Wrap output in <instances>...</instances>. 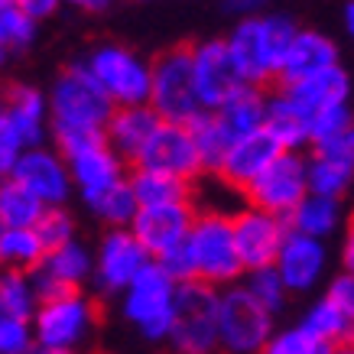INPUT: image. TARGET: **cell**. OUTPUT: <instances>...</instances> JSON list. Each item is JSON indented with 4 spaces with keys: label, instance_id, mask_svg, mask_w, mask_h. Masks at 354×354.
Returning <instances> with one entry per match:
<instances>
[{
    "label": "cell",
    "instance_id": "816d5d0a",
    "mask_svg": "<svg viewBox=\"0 0 354 354\" xmlns=\"http://www.w3.org/2000/svg\"><path fill=\"white\" fill-rule=\"evenodd\" d=\"M108 3H82V10H104Z\"/></svg>",
    "mask_w": 354,
    "mask_h": 354
},
{
    "label": "cell",
    "instance_id": "c3c4849f",
    "mask_svg": "<svg viewBox=\"0 0 354 354\" xmlns=\"http://www.w3.org/2000/svg\"><path fill=\"white\" fill-rule=\"evenodd\" d=\"M344 26H348V32L354 30V3H348V7H344Z\"/></svg>",
    "mask_w": 354,
    "mask_h": 354
},
{
    "label": "cell",
    "instance_id": "52a82bcc",
    "mask_svg": "<svg viewBox=\"0 0 354 354\" xmlns=\"http://www.w3.org/2000/svg\"><path fill=\"white\" fill-rule=\"evenodd\" d=\"M176 283L156 263H147L120 292V315L137 328L147 342H166L172 322Z\"/></svg>",
    "mask_w": 354,
    "mask_h": 354
},
{
    "label": "cell",
    "instance_id": "d6986e66",
    "mask_svg": "<svg viewBox=\"0 0 354 354\" xmlns=\"http://www.w3.org/2000/svg\"><path fill=\"white\" fill-rule=\"evenodd\" d=\"M0 118L10 124V130L23 140V147H46L49 133V108H46V91L36 85H10L0 97Z\"/></svg>",
    "mask_w": 354,
    "mask_h": 354
},
{
    "label": "cell",
    "instance_id": "8992f818",
    "mask_svg": "<svg viewBox=\"0 0 354 354\" xmlns=\"http://www.w3.org/2000/svg\"><path fill=\"white\" fill-rule=\"evenodd\" d=\"M32 342L39 348H62V351H78L97 328V306L88 292L75 290L59 299L39 302L30 319Z\"/></svg>",
    "mask_w": 354,
    "mask_h": 354
},
{
    "label": "cell",
    "instance_id": "e575fe53",
    "mask_svg": "<svg viewBox=\"0 0 354 354\" xmlns=\"http://www.w3.org/2000/svg\"><path fill=\"white\" fill-rule=\"evenodd\" d=\"M85 205L91 208V215H95L97 221L108 225V231L127 227L130 221H133V215H137V202H133V195H130V189H127V179L118 183L114 189H108V192H101L97 198H91V202H85Z\"/></svg>",
    "mask_w": 354,
    "mask_h": 354
},
{
    "label": "cell",
    "instance_id": "60d3db41",
    "mask_svg": "<svg viewBox=\"0 0 354 354\" xmlns=\"http://www.w3.org/2000/svg\"><path fill=\"white\" fill-rule=\"evenodd\" d=\"M354 130V114H351V104H338V108H328L322 114L309 118V147L315 143H325L332 137H342Z\"/></svg>",
    "mask_w": 354,
    "mask_h": 354
},
{
    "label": "cell",
    "instance_id": "d590c367",
    "mask_svg": "<svg viewBox=\"0 0 354 354\" xmlns=\"http://www.w3.org/2000/svg\"><path fill=\"white\" fill-rule=\"evenodd\" d=\"M36 306H39V302H36V292H32V286H30V273L0 270V312L30 322Z\"/></svg>",
    "mask_w": 354,
    "mask_h": 354
},
{
    "label": "cell",
    "instance_id": "b9f144b4",
    "mask_svg": "<svg viewBox=\"0 0 354 354\" xmlns=\"http://www.w3.org/2000/svg\"><path fill=\"white\" fill-rule=\"evenodd\" d=\"M32 348L36 342H32L30 322L0 312V354H30Z\"/></svg>",
    "mask_w": 354,
    "mask_h": 354
},
{
    "label": "cell",
    "instance_id": "7dc6e473",
    "mask_svg": "<svg viewBox=\"0 0 354 354\" xmlns=\"http://www.w3.org/2000/svg\"><path fill=\"white\" fill-rule=\"evenodd\" d=\"M30 354H78V351H62V348H39V344H36Z\"/></svg>",
    "mask_w": 354,
    "mask_h": 354
},
{
    "label": "cell",
    "instance_id": "7c38bea8",
    "mask_svg": "<svg viewBox=\"0 0 354 354\" xmlns=\"http://www.w3.org/2000/svg\"><path fill=\"white\" fill-rule=\"evenodd\" d=\"M231 218V234H234V250H237V260L244 273L250 270H263V267H273L277 260L279 247L290 234V227L283 218H273L260 208H237Z\"/></svg>",
    "mask_w": 354,
    "mask_h": 354
},
{
    "label": "cell",
    "instance_id": "ac0fdd59",
    "mask_svg": "<svg viewBox=\"0 0 354 354\" xmlns=\"http://www.w3.org/2000/svg\"><path fill=\"white\" fill-rule=\"evenodd\" d=\"M273 270L283 279L290 296L292 292H312L328 270V244L290 231L283 247H279L277 260H273Z\"/></svg>",
    "mask_w": 354,
    "mask_h": 354
},
{
    "label": "cell",
    "instance_id": "2e32d148",
    "mask_svg": "<svg viewBox=\"0 0 354 354\" xmlns=\"http://www.w3.org/2000/svg\"><path fill=\"white\" fill-rule=\"evenodd\" d=\"M140 169H153L162 172V176H172L179 183L192 185L198 176H202V160L195 153V143L189 137V127L185 124H162L153 130L150 143L143 147L137 160Z\"/></svg>",
    "mask_w": 354,
    "mask_h": 354
},
{
    "label": "cell",
    "instance_id": "603a6c76",
    "mask_svg": "<svg viewBox=\"0 0 354 354\" xmlns=\"http://www.w3.org/2000/svg\"><path fill=\"white\" fill-rule=\"evenodd\" d=\"M156 127H160V118H156L147 104L114 108V114H111L108 124H104V143H108L124 162H133V166H137L140 153L150 143Z\"/></svg>",
    "mask_w": 354,
    "mask_h": 354
},
{
    "label": "cell",
    "instance_id": "bcb514c9",
    "mask_svg": "<svg viewBox=\"0 0 354 354\" xmlns=\"http://www.w3.org/2000/svg\"><path fill=\"white\" fill-rule=\"evenodd\" d=\"M20 10L26 13L32 23H39V20H49V17L59 10V3H55V0H20Z\"/></svg>",
    "mask_w": 354,
    "mask_h": 354
},
{
    "label": "cell",
    "instance_id": "4dcf8cb0",
    "mask_svg": "<svg viewBox=\"0 0 354 354\" xmlns=\"http://www.w3.org/2000/svg\"><path fill=\"white\" fill-rule=\"evenodd\" d=\"M185 127H189V137H192V143H195V153H198V160H202V169L205 172H218L227 147H231L227 130L218 124L215 114H195Z\"/></svg>",
    "mask_w": 354,
    "mask_h": 354
},
{
    "label": "cell",
    "instance_id": "e0dca14e",
    "mask_svg": "<svg viewBox=\"0 0 354 354\" xmlns=\"http://www.w3.org/2000/svg\"><path fill=\"white\" fill-rule=\"evenodd\" d=\"M225 49H227V55H231V65H234L241 85L263 88L267 82L277 78V65L270 62L267 43H263L260 13H247V17L237 20V26L225 39Z\"/></svg>",
    "mask_w": 354,
    "mask_h": 354
},
{
    "label": "cell",
    "instance_id": "d6a6232c",
    "mask_svg": "<svg viewBox=\"0 0 354 354\" xmlns=\"http://www.w3.org/2000/svg\"><path fill=\"white\" fill-rule=\"evenodd\" d=\"M46 208L30 192H23L20 185L7 179L0 183V231L3 227H36L39 215Z\"/></svg>",
    "mask_w": 354,
    "mask_h": 354
},
{
    "label": "cell",
    "instance_id": "f1b7e54d",
    "mask_svg": "<svg viewBox=\"0 0 354 354\" xmlns=\"http://www.w3.org/2000/svg\"><path fill=\"white\" fill-rule=\"evenodd\" d=\"M302 328H309L315 338H322L325 344H351V332H354V312L335 306L332 299H315L309 306V312L302 315Z\"/></svg>",
    "mask_w": 354,
    "mask_h": 354
},
{
    "label": "cell",
    "instance_id": "277c9868",
    "mask_svg": "<svg viewBox=\"0 0 354 354\" xmlns=\"http://www.w3.org/2000/svg\"><path fill=\"white\" fill-rule=\"evenodd\" d=\"M88 75L104 91L114 108H137L150 97V59L120 43H101L85 62Z\"/></svg>",
    "mask_w": 354,
    "mask_h": 354
},
{
    "label": "cell",
    "instance_id": "3957f363",
    "mask_svg": "<svg viewBox=\"0 0 354 354\" xmlns=\"http://www.w3.org/2000/svg\"><path fill=\"white\" fill-rule=\"evenodd\" d=\"M55 143L72 179V192L82 195V202H91L127 179V162L104 143V133H65L55 137Z\"/></svg>",
    "mask_w": 354,
    "mask_h": 354
},
{
    "label": "cell",
    "instance_id": "7bdbcfd3",
    "mask_svg": "<svg viewBox=\"0 0 354 354\" xmlns=\"http://www.w3.org/2000/svg\"><path fill=\"white\" fill-rule=\"evenodd\" d=\"M23 140L17 137L10 130V124L0 118V183H7L13 176V166H17V160L23 156Z\"/></svg>",
    "mask_w": 354,
    "mask_h": 354
},
{
    "label": "cell",
    "instance_id": "8fae6325",
    "mask_svg": "<svg viewBox=\"0 0 354 354\" xmlns=\"http://www.w3.org/2000/svg\"><path fill=\"white\" fill-rule=\"evenodd\" d=\"M189 65H192V88L202 114H215L241 88L225 39H202V43L189 46Z\"/></svg>",
    "mask_w": 354,
    "mask_h": 354
},
{
    "label": "cell",
    "instance_id": "5bb4252c",
    "mask_svg": "<svg viewBox=\"0 0 354 354\" xmlns=\"http://www.w3.org/2000/svg\"><path fill=\"white\" fill-rule=\"evenodd\" d=\"M147 263H150V257L143 254V247L133 241L127 227H114L101 237L97 250L91 254V279H95L97 292L120 296Z\"/></svg>",
    "mask_w": 354,
    "mask_h": 354
},
{
    "label": "cell",
    "instance_id": "cb8c5ba5",
    "mask_svg": "<svg viewBox=\"0 0 354 354\" xmlns=\"http://www.w3.org/2000/svg\"><path fill=\"white\" fill-rule=\"evenodd\" d=\"M263 133L277 143L279 153H302V147H309V118L283 91H273L267 95Z\"/></svg>",
    "mask_w": 354,
    "mask_h": 354
},
{
    "label": "cell",
    "instance_id": "4316f807",
    "mask_svg": "<svg viewBox=\"0 0 354 354\" xmlns=\"http://www.w3.org/2000/svg\"><path fill=\"white\" fill-rule=\"evenodd\" d=\"M127 189L133 195L137 208H153V205H176V202H192V185L179 183L172 176L153 169H133L127 172Z\"/></svg>",
    "mask_w": 354,
    "mask_h": 354
},
{
    "label": "cell",
    "instance_id": "f6af8a7d",
    "mask_svg": "<svg viewBox=\"0 0 354 354\" xmlns=\"http://www.w3.org/2000/svg\"><path fill=\"white\" fill-rule=\"evenodd\" d=\"M325 299H332L335 306H342V309L354 312V277H351V273H338V277L328 279Z\"/></svg>",
    "mask_w": 354,
    "mask_h": 354
},
{
    "label": "cell",
    "instance_id": "30bf717a",
    "mask_svg": "<svg viewBox=\"0 0 354 354\" xmlns=\"http://www.w3.org/2000/svg\"><path fill=\"white\" fill-rule=\"evenodd\" d=\"M250 208H260L273 218L292 215V208L309 195L306 185V156L302 153H279L267 169L260 172L254 183L244 189Z\"/></svg>",
    "mask_w": 354,
    "mask_h": 354
},
{
    "label": "cell",
    "instance_id": "8d00e7d4",
    "mask_svg": "<svg viewBox=\"0 0 354 354\" xmlns=\"http://www.w3.org/2000/svg\"><path fill=\"white\" fill-rule=\"evenodd\" d=\"M36 39V23L20 10V0H0V53H20Z\"/></svg>",
    "mask_w": 354,
    "mask_h": 354
},
{
    "label": "cell",
    "instance_id": "5b68a950",
    "mask_svg": "<svg viewBox=\"0 0 354 354\" xmlns=\"http://www.w3.org/2000/svg\"><path fill=\"white\" fill-rule=\"evenodd\" d=\"M166 342L176 354L218 351V290L202 283H179Z\"/></svg>",
    "mask_w": 354,
    "mask_h": 354
},
{
    "label": "cell",
    "instance_id": "9c48e42d",
    "mask_svg": "<svg viewBox=\"0 0 354 354\" xmlns=\"http://www.w3.org/2000/svg\"><path fill=\"white\" fill-rule=\"evenodd\" d=\"M273 319L247 296L241 283L218 290V351L225 354H263Z\"/></svg>",
    "mask_w": 354,
    "mask_h": 354
},
{
    "label": "cell",
    "instance_id": "d4e9b609",
    "mask_svg": "<svg viewBox=\"0 0 354 354\" xmlns=\"http://www.w3.org/2000/svg\"><path fill=\"white\" fill-rule=\"evenodd\" d=\"M263 111H267V91L263 88L241 85L225 104L215 111L218 124L227 130L231 140H241L247 133L263 130Z\"/></svg>",
    "mask_w": 354,
    "mask_h": 354
},
{
    "label": "cell",
    "instance_id": "83f0119b",
    "mask_svg": "<svg viewBox=\"0 0 354 354\" xmlns=\"http://www.w3.org/2000/svg\"><path fill=\"white\" fill-rule=\"evenodd\" d=\"M39 270H43L49 279H55L62 290L75 292L82 283L91 279V250L75 237V241L55 247V250H46Z\"/></svg>",
    "mask_w": 354,
    "mask_h": 354
},
{
    "label": "cell",
    "instance_id": "f907efd6",
    "mask_svg": "<svg viewBox=\"0 0 354 354\" xmlns=\"http://www.w3.org/2000/svg\"><path fill=\"white\" fill-rule=\"evenodd\" d=\"M328 354H354V348H351V344H335Z\"/></svg>",
    "mask_w": 354,
    "mask_h": 354
},
{
    "label": "cell",
    "instance_id": "ee69618b",
    "mask_svg": "<svg viewBox=\"0 0 354 354\" xmlns=\"http://www.w3.org/2000/svg\"><path fill=\"white\" fill-rule=\"evenodd\" d=\"M312 156L354 166V130H348V133H342V137L325 140V143H315V147H312Z\"/></svg>",
    "mask_w": 354,
    "mask_h": 354
},
{
    "label": "cell",
    "instance_id": "ab89813d",
    "mask_svg": "<svg viewBox=\"0 0 354 354\" xmlns=\"http://www.w3.org/2000/svg\"><path fill=\"white\" fill-rule=\"evenodd\" d=\"M32 231H36V237L43 241L46 250H55V247L75 241V218H72L68 208H46Z\"/></svg>",
    "mask_w": 354,
    "mask_h": 354
},
{
    "label": "cell",
    "instance_id": "6da1fadb",
    "mask_svg": "<svg viewBox=\"0 0 354 354\" xmlns=\"http://www.w3.org/2000/svg\"><path fill=\"white\" fill-rule=\"evenodd\" d=\"M46 108H49V130L53 137L65 133H104V124L114 114L104 91L95 85V78L88 75L82 62L65 65L55 75L49 95H46Z\"/></svg>",
    "mask_w": 354,
    "mask_h": 354
},
{
    "label": "cell",
    "instance_id": "681fc988",
    "mask_svg": "<svg viewBox=\"0 0 354 354\" xmlns=\"http://www.w3.org/2000/svg\"><path fill=\"white\" fill-rule=\"evenodd\" d=\"M227 10H257V3H227Z\"/></svg>",
    "mask_w": 354,
    "mask_h": 354
},
{
    "label": "cell",
    "instance_id": "4fadbf2b",
    "mask_svg": "<svg viewBox=\"0 0 354 354\" xmlns=\"http://www.w3.org/2000/svg\"><path fill=\"white\" fill-rule=\"evenodd\" d=\"M195 208L192 202H176V205H153V208H137L133 221L127 231L133 234L143 254L150 260H160L172 254L176 247L185 244V234L192 227Z\"/></svg>",
    "mask_w": 354,
    "mask_h": 354
},
{
    "label": "cell",
    "instance_id": "7a4b0ae2",
    "mask_svg": "<svg viewBox=\"0 0 354 354\" xmlns=\"http://www.w3.org/2000/svg\"><path fill=\"white\" fill-rule=\"evenodd\" d=\"M183 250L192 267V283H202L212 290H227L244 277V267L234 250L231 218L225 212H195Z\"/></svg>",
    "mask_w": 354,
    "mask_h": 354
},
{
    "label": "cell",
    "instance_id": "836d02e7",
    "mask_svg": "<svg viewBox=\"0 0 354 354\" xmlns=\"http://www.w3.org/2000/svg\"><path fill=\"white\" fill-rule=\"evenodd\" d=\"M247 290V296L257 302L260 309L267 312L270 319H277L279 312L286 309V302H290V292L283 286V279L277 277V270L273 267H263V270H250L247 279L241 283Z\"/></svg>",
    "mask_w": 354,
    "mask_h": 354
},
{
    "label": "cell",
    "instance_id": "1f68e13d",
    "mask_svg": "<svg viewBox=\"0 0 354 354\" xmlns=\"http://www.w3.org/2000/svg\"><path fill=\"white\" fill-rule=\"evenodd\" d=\"M351 179H354V166L319 160V156H309V160H306V185H309V195L342 202L344 192L351 189Z\"/></svg>",
    "mask_w": 354,
    "mask_h": 354
},
{
    "label": "cell",
    "instance_id": "7402d4cb",
    "mask_svg": "<svg viewBox=\"0 0 354 354\" xmlns=\"http://www.w3.org/2000/svg\"><path fill=\"white\" fill-rule=\"evenodd\" d=\"M277 156H279V147L263 130H257V133H247V137H241V140H231L225 160L218 166V176H221V183H227L231 189H241V192H244L247 185L254 183Z\"/></svg>",
    "mask_w": 354,
    "mask_h": 354
},
{
    "label": "cell",
    "instance_id": "484cf974",
    "mask_svg": "<svg viewBox=\"0 0 354 354\" xmlns=\"http://www.w3.org/2000/svg\"><path fill=\"white\" fill-rule=\"evenodd\" d=\"M344 225V208L342 202H332V198H319V195H306L292 215L286 218V227L292 234L312 237V241H328V237Z\"/></svg>",
    "mask_w": 354,
    "mask_h": 354
},
{
    "label": "cell",
    "instance_id": "9a60e30c",
    "mask_svg": "<svg viewBox=\"0 0 354 354\" xmlns=\"http://www.w3.org/2000/svg\"><path fill=\"white\" fill-rule=\"evenodd\" d=\"M13 183L23 192H30L43 208H65L68 195H72V179L65 169L62 156L49 147H30L13 166Z\"/></svg>",
    "mask_w": 354,
    "mask_h": 354
},
{
    "label": "cell",
    "instance_id": "44dd1931",
    "mask_svg": "<svg viewBox=\"0 0 354 354\" xmlns=\"http://www.w3.org/2000/svg\"><path fill=\"white\" fill-rule=\"evenodd\" d=\"M342 65V49L332 36H325L319 30H299L296 39H292L290 53L283 59V68H279V85H292V82H302L309 75H319L325 68H335Z\"/></svg>",
    "mask_w": 354,
    "mask_h": 354
},
{
    "label": "cell",
    "instance_id": "f35d334b",
    "mask_svg": "<svg viewBox=\"0 0 354 354\" xmlns=\"http://www.w3.org/2000/svg\"><path fill=\"white\" fill-rule=\"evenodd\" d=\"M332 344H325L322 338H315L309 328L302 325H290V328H279L270 335L263 354H328Z\"/></svg>",
    "mask_w": 354,
    "mask_h": 354
},
{
    "label": "cell",
    "instance_id": "f546056e",
    "mask_svg": "<svg viewBox=\"0 0 354 354\" xmlns=\"http://www.w3.org/2000/svg\"><path fill=\"white\" fill-rule=\"evenodd\" d=\"M46 247L32 227H3L0 231V270L32 273L43 263Z\"/></svg>",
    "mask_w": 354,
    "mask_h": 354
},
{
    "label": "cell",
    "instance_id": "ba28073f",
    "mask_svg": "<svg viewBox=\"0 0 354 354\" xmlns=\"http://www.w3.org/2000/svg\"><path fill=\"white\" fill-rule=\"evenodd\" d=\"M147 108L162 124H189L198 111L192 88V65H189V46H172L150 62V97Z\"/></svg>",
    "mask_w": 354,
    "mask_h": 354
},
{
    "label": "cell",
    "instance_id": "74e56055",
    "mask_svg": "<svg viewBox=\"0 0 354 354\" xmlns=\"http://www.w3.org/2000/svg\"><path fill=\"white\" fill-rule=\"evenodd\" d=\"M260 23H263V43H267L270 62L277 65V78H279L283 59H286L292 39H296V32H299L302 26L292 20L290 13H260Z\"/></svg>",
    "mask_w": 354,
    "mask_h": 354
},
{
    "label": "cell",
    "instance_id": "ffe728a7",
    "mask_svg": "<svg viewBox=\"0 0 354 354\" xmlns=\"http://www.w3.org/2000/svg\"><path fill=\"white\" fill-rule=\"evenodd\" d=\"M279 91L290 97L306 118H315V114H322L328 108L351 104V75H348L344 65H335V68H325L319 75H309V78H302V82L283 85Z\"/></svg>",
    "mask_w": 354,
    "mask_h": 354
}]
</instances>
